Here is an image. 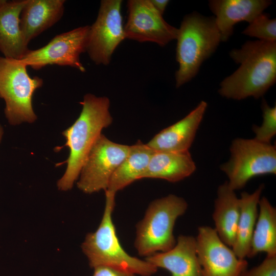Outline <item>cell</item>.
Wrapping results in <instances>:
<instances>
[{
  "label": "cell",
  "mask_w": 276,
  "mask_h": 276,
  "mask_svg": "<svg viewBox=\"0 0 276 276\" xmlns=\"http://www.w3.org/2000/svg\"><path fill=\"white\" fill-rule=\"evenodd\" d=\"M156 268L168 270L170 276H203L196 248L195 237L179 235L174 246L146 257Z\"/></svg>",
  "instance_id": "obj_15"
},
{
  "label": "cell",
  "mask_w": 276,
  "mask_h": 276,
  "mask_svg": "<svg viewBox=\"0 0 276 276\" xmlns=\"http://www.w3.org/2000/svg\"><path fill=\"white\" fill-rule=\"evenodd\" d=\"M152 5L156 10L163 15L164 11L169 2L168 0H150Z\"/></svg>",
  "instance_id": "obj_27"
},
{
  "label": "cell",
  "mask_w": 276,
  "mask_h": 276,
  "mask_svg": "<svg viewBox=\"0 0 276 276\" xmlns=\"http://www.w3.org/2000/svg\"><path fill=\"white\" fill-rule=\"evenodd\" d=\"M127 6L125 38L153 42L161 47L176 39L178 29L167 23L150 0L128 1Z\"/></svg>",
  "instance_id": "obj_12"
},
{
  "label": "cell",
  "mask_w": 276,
  "mask_h": 276,
  "mask_svg": "<svg viewBox=\"0 0 276 276\" xmlns=\"http://www.w3.org/2000/svg\"><path fill=\"white\" fill-rule=\"evenodd\" d=\"M264 188L260 185L252 193L243 192L239 197L240 215L232 249L241 259L248 257L259 212V202Z\"/></svg>",
  "instance_id": "obj_20"
},
{
  "label": "cell",
  "mask_w": 276,
  "mask_h": 276,
  "mask_svg": "<svg viewBox=\"0 0 276 276\" xmlns=\"http://www.w3.org/2000/svg\"><path fill=\"white\" fill-rule=\"evenodd\" d=\"M176 39L179 67L175 82L178 88L197 75L202 63L215 52L221 38L214 16L205 17L195 12L184 17Z\"/></svg>",
  "instance_id": "obj_4"
},
{
  "label": "cell",
  "mask_w": 276,
  "mask_h": 276,
  "mask_svg": "<svg viewBox=\"0 0 276 276\" xmlns=\"http://www.w3.org/2000/svg\"><path fill=\"white\" fill-rule=\"evenodd\" d=\"M89 29V26L79 27L58 34L45 45L37 50H29L20 60L36 70L48 65H58L69 66L85 72L80 56L87 51Z\"/></svg>",
  "instance_id": "obj_9"
},
{
  "label": "cell",
  "mask_w": 276,
  "mask_h": 276,
  "mask_svg": "<svg viewBox=\"0 0 276 276\" xmlns=\"http://www.w3.org/2000/svg\"><path fill=\"white\" fill-rule=\"evenodd\" d=\"M26 0L0 3V51L4 57L20 60L29 51L20 27V15Z\"/></svg>",
  "instance_id": "obj_17"
},
{
  "label": "cell",
  "mask_w": 276,
  "mask_h": 276,
  "mask_svg": "<svg viewBox=\"0 0 276 276\" xmlns=\"http://www.w3.org/2000/svg\"><path fill=\"white\" fill-rule=\"evenodd\" d=\"M80 103L82 109L79 117L62 132L66 139L64 146L69 148L70 155L65 162V171L57 181L60 191L73 188L90 149L102 130L109 126L113 120L109 111L110 100L107 97L87 94Z\"/></svg>",
  "instance_id": "obj_2"
},
{
  "label": "cell",
  "mask_w": 276,
  "mask_h": 276,
  "mask_svg": "<svg viewBox=\"0 0 276 276\" xmlns=\"http://www.w3.org/2000/svg\"><path fill=\"white\" fill-rule=\"evenodd\" d=\"M94 269L92 276H135L133 273L108 266H100Z\"/></svg>",
  "instance_id": "obj_26"
},
{
  "label": "cell",
  "mask_w": 276,
  "mask_h": 276,
  "mask_svg": "<svg viewBox=\"0 0 276 276\" xmlns=\"http://www.w3.org/2000/svg\"><path fill=\"white\" fill-rule=\"evenodd\" d=\"M4 134V129L2 126L0 124V143Z\"/></svg>",
  "instance_id": "obj_28"
},
{
  "label": "cell",
  "mask_w": 276,
  "mask_h": 276,
  "mask_svg": "<svg viewBox=\"0 0 276 276\" xmlns=\"http://www.w3.org/2000/svg\"><path fill=\"white\" fill-rule=\"evenodd\" d=\"M27 67L20 60L0 56V98L5 101V117L12 125L32 123L37 118L32 97L42 86L43 79L30 77Z\"/></svg>",
  "instance_id": "obj_6"
},
{
  "label": "cell",
  "mask_w": 276,
  "mask_h": 276,
  "mask_svg": "<svg viewBox=\"0 0 276 276\" xmlns=\"http://www.w3.org/2000/svg\"><path fill=\"white\" fill-rule=\"evenodd\" d=\"M195 240L203 276H239L247 268V261L238 258L232 248L220 239L214 228L199 227Z\"/></svg>",
  "instance_id": "obj_11"
},
{
  "label": "cell",
  "mask_w": 276,
  "mask_h": 276,
  "mask_svg": "<svg viewBox=\"0 0 276 276\" xmlns=\"http://www.w3.org/2000/svg\"><path fill=\"white\" fill-rule=\"evenodd\" d=\"M196 169L189 151H154L141 179L157 178L176 182L191 175Z\"/></svg>",
  "instance_id": "obj_18"
},
{
  "label": "cell",
  "mask_w": 276,
  "mask_h": 276,
  "mask_svg": "<svg viewBox=\"0 0 276 276\" xmlns=\"http://www.w3.org/2000/svg\"><path fill=\"white\" fill-rule=\"evenodd\" d=\"M105 193L103 215L97 229L86 236L82 250L92 268L108 266L141 276H151L158 268L146 260L129 255L122 247L112 219L115 195Z\"/></svg>",
  "instance_id": "obj_3"
},
{
  "label": "cell",
  "mask_w": 276,
  "mask_h": 276,
  "mask_svg": "<svg viewBox=\"0 0 276 276\" xmlns=\"http://www.w3.org/2000/svg\"><path fill=\"white\" fill-rule=\"evenodd\" d=\"M229 160L220 166L229 187L242 189L254 177L276 174V147L255 140L237 138L230 147Z\"/></svg>",
  "instance_id": "obj_7"
},
{
  "label": "cell",
  "mask_w": 276,
  "mask_h": 276,
  "mask_svg": "<svg viewBox=\"0 0 276 276\" xmlns=\"http://www.w3.org/2000/svg\"><path fill=\"white\" fill-rule=\"evenodd\" d=\"M239 276H276V256H266L260 264L247 268Z\"/></svg>",
  "instance_id": "obj_25"
},
{
  "label": "cell",
  "mask_w": 276,
  "mask_h": 276,
  "mask_svg": "<svg viewBox=\"0 0 276 276\" xmlns=\"http://www.w3.org/2000/svg\"><path fill=\"white\" fill-rule=\"evenodd\" d=\"M272 4L269 0H211L210 10L215 15L221 41L233 35L234 26L242 21L249 24Z\"/></svg>",
  "instance_id": "obj_14"
},
{
  "label": "cell",
  "mask_w": 276,
  "mask_h": 276,
  "mask_svg": "<svg viewBox=\"0 0 276 276\" xmlns=\"http://www.w3.org/2000/svg\"><path fill=\"white\" fill-rule=\"evenodd\" d=\"M230 57L239 68L220 84L219 94L237 100L262 97L276 81V41H247Z\"/></svg>",
  "instance_id": "obj_1"
},
{
  "label": "cell",
  "mask_w": 276,
  "mask_h": 276,
  "mask_svg": "<svg viewBox=\"0 0 276 276\" xmlns=\"http://www.w3.org/2000/svg\"><path fill=\"white\" fill-rule=\"evenodd\" d=\"M264 252L276 256V209L266 197L259 202L258 216L254 231L248 258Z\"/></svg>",
  "instance_id": "obj_22"
},
{
  "label": "cell",
  "mask_w": 276,
  "mask_h": 276,
  "mask_svg": "<svg viewBox=\"0 0 276 276\" xmlns=\"http://www.w3.org/2000/svg\"><path fill=\"white\" fill-rule=\"evenodd\" d=\"M121 0H102L95 22L90 26L86 52L97 65H108L113 53L125 38Z\"/></svg>",
  "instance_id": "obj_10"
},
{
  "label": "cell",
  "mask_w": 276,
  "mask_h": 276,
  "mask_svg": "<svg viewBox=\"0 0 276 276\" xmlns=\"http://www.w3.org/2000/svg\"><path fill=\"white\" fill-rule=\"evenodd\" d=\"M207 106V103L201 101L181 120L156 134L147 145L154 151H189Z\"/></svg>",
  "instance_id": "obj_13"
},
{
  "label": "cell",
  "mask_w": 276,
  "mask_h": 276,
  "mask_svg": "<svg viewBox=\"0 0 276 276\" xmlns=\"http://www.w3.org/2000/svg\"><path fill=\"white\" fill-rule=\"evenodd\" d=\"M242 34L260 40L276 41V19H271L268 14L262 13L249 24Z\"/></svg>",
  "instance_id": "obj_23"
},
{
  "label": "cell",
  "mask_w": 276,
  "mask_h": 276,
  "mask_svg": "<svg viewBox=\"0 0 276 276\" xmlns=\"http://www.w3.org/2000/svg\"><path fill=\"white\" fill-rule=\"evenodd\" d=\"M240 210L239 198L226 181L218 188L212 218L218 236L230 247L235 240Z\"/></svg>",
  "instance_id": "obj_19"
},
{
  "label": "cell",
  "mask_w": 276,
  "mask_h": 276,
  "mask_svg": "<svg viewBox=\"0 0 276 276\" xmlns=\"http://www.w3.org/2000/svg\"><path fill=\"white\" fill-rule=\"evenodd\" d=\"M263 122L260 126L253 125L252 130L255 133V139L266 144H270L276 134V106L270 107L263 100L262 103Z\"/></svg>",
  "instance_id": "obj_24"
},
{
  "label": "cell",
  "mask_w": 276,
  "mask_h": 276,
  "mask_svg": "<svg viewBox=\"0 0 276 276\" xmlns=\"http://www.w3.org/2000/svg\"><path fill=\"white\" fill-rule=\"evenodd\" d=\"M64 0H26L20 15L24 40H31L52 27L62 17Z\"/></svg>",
  "instance_id": "obj_16"
},
{
  "label": "cell",
  "mask_w": 276,
  "mask_h": 276,
  "mask_svg": "<svg viewBox=\"0 0 276 276\" xmlns=\"http://www.w3.org/2000/svg\"><path fill=\"white\" fill-rule=\"evenodd\" d=\"M154 152L140 141L130 146L127 156L113 172L105 192L116 195L117 192L141 179Z\"/></svg>",
  "instance_id": "obj_21"
},
{
  "label": "cell",
  "mask_w": 276,
  "mask_h": 276,
  "mask_svg": "<svg viewBox=\"0 0 276 276\" xmlns=\"http://www.w3.org/2000/svg\"><path fill=\"white\" fill-rule=\"evenodd\" d=\"M188 206L184 198L174 194L153 200L136 226L134 245L139 255L147 257L173 248L176 242L173 235L175 222Z\"/></svg>",
  "instance_id": "obj_5"
},
{
  "label": "cell",
  "mask_w": 276,
  "mask_h": 276,
  "mask_svg": "<svg viewBox=\"0 0 276 276\" xmlns=\"http://www.w3.org/2000/svg\"><path fill=\"white\" fill-rule=\"evenodd\" d=\"M1 1H2V0H0V3H1Z\"/></svg>",
  "instance_id": "obj_29"
},
{
  "label": "cell",
  "mask_w": 276,
  "mask_h": 276,
  "mask_svg": "<svg viewBox=\"0 0 276 276\" xmlns=\"http://www.w3.org/2000/svg\"><path fill=\"white\" fill-rule=\"evenodd\" d=\"M129 147L101 134L82 166L77 183L78 189L86 194L106 190L113 172L127 156Z\"/></svg>",
  "instance_id": "obj_8"
}]
</instances>
